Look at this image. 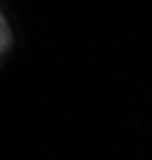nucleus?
Masks as SVG:
<instances>
[{"label": "nucleus", "instance_id": "f257e3e1", "mask_svg": "<svg viewBox=\"0 0 152 160\" xmlns=\"http://www.w3.org/2000/svg\"><path fill=\"white\" fill-rule=\"evenodd\" d=\"M10 43H13V31H10L8 21H5V15L0 13V56L10 48Z\"/></svg>", "mask_w": 152, "mask_h": 160}]
</instances>
